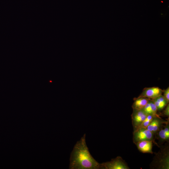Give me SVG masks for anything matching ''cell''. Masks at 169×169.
Masks as SVG:
<instances>
[{
  "mask_svg": "<svg viewBox=\"0 0 169 169\" xmlns=\"http://www.w3.org/2000/svg\"><path fill=\"white\" fill-rule=\"evenodd\" d=\"M154 117H155L151 115H147L146 118L143 121L137 129L140 128H146Z\"/></svg>",
  "mask_w": 169,
  "mask_h": 169,
  "instance_id": "4fadbf2b",
  "label": "cell"
},
{
  "mask_svg": "<svg viewBox=\"0 0 169 169\" xmlns=\"http://www.w3.org/2000/svg\"><path fill=\"white\" fill-rule=\"evenodd\" d=\"M131 115L134 131L137 129L146 117V114L142 110L133 109Z\"/></svg>",
  "mask_w": 169,
  "mask_h": 169,
  "instance_id": "5b68a950",
  "label": "cell"
},
{
  "mask_svg": "<svg viewBox=\"0 0 169 169\" xmlns=\"http://www.w3.org/2000/svg\"><path fill=\"white\" fill-rule=\"evenodd\" d=\"M151 164V167L156 169H169L168 145L163 146L157 154Z\"/></svg>",
  "mask_w": 169,
  "mask_h": 169,
  "instance_id": "7a4b0ae2",
  "label": "cell"
},
{
  "mask_svg": "<svg viewBox=\"0 0 169 169\" xmlns=\"http://www.w3.org/2000/svg\"><path fill=\"white\" fill-rule=\"evenodd\" d=\"M158 138L161 142L168 141L169 140V120L165 124L164 128H161L158 132Z\"/></svg>",
  "mask_w": 169,
  "mask_h": 169,
  "instance_id": "30bf717a",
  "label": "cell"
},
{
  "mask_svg": "<svg viewBox=\"0 0 169 169\" xmlns=\"http://www.w3.org/2000/svg\"><path fill=\"white\" fill-rule=\"evenodd\" d=\"M163 91V90L158 87L145 88L138 97H144L152 99L161 95Z\"/></svg>",
  "mask_w": 169,
  "mask_h": 169,
  "instance_id": "8992f818",
  "label": "cell"
},
{
  "mask_svg": "<svg viewBox=\"0 0 169 169\" xmlns=\"http://www.w3.org/2000/svg\"><path fill=\"white\" fill-rule=\"evenodd\" d=\"M155 142L151 140H145L139 141L135 144L138 150L143 153L152 154L153 143Z\"/></svg>",
  "mask_w": 169,
  "mask_h": 169,
  "instance_id": "ba28073f",
  "label": "cell"
},
{
  "mask_svg": "<svg viewBox=\"0 0 169 169\" xmlns=\"http://www.w3.org/2000/svg\"><path fill=\"white\" fill-rule=\"evenodd\" d=\"M168 120L167 121H165L161 117H154L146 128L155 134L161 128L162 125L166 123Z\"/></svg>",
  "mask_w": 169,
  "mask_h": 169,
  "instance_id": "52a82bcc",
  "label": "cell"
},
{
  "mask_svg": "<svg viewBox=\"0 0 169 169\" xmlns=\"http://www.w3.org/2000/svg\"><path fill=\"white\" fill-rule=\"evenodd\" d=\"M142 110L147 115H151L155 117H160L157 113L158 111L156 106L151 99L149 100Z\"/></svg>",
  "mask_w": 169,
  "mask_h": 169,
  "instance_id": "9c48e42d",
  "label": "cell"
},
{
  "mask_svg": "<svg viewBox=\"0 0 169 169\" xmlns=\"http://www.w3.org/2000/svg\"><path fill=\"white\" fill-rule=\"evenodd\" d=\"M163 114L165 116L169 117V105L168 104L166 106V107L163 111Z\"/></svg>",
  "mask_w": 169,
  "mask_h": 169,
  "instance_id": "9a60e30c",
  "label": "cell"
},
{
  "mask_svg": "<svg viewBox=\"0 0 169 169\" xmlns=\"http://www.w3.org/2000/svg\"><path fill=\"white\" fill-rule=\"evenodd\" d=\"M100 169H129L130 168L122 157L118 156L110 161L100 164Z\"/></svg>",
  "mask_w": 169,
  "mask_h": 169,
  "instance_id": "3957f363",
  "label": "cell"
},
{
  "mask_svg": "<svg viewBox=\"0 0 169 169\" xmlns=\"http://www.w3.org/2000/svg\"><path fill=\"white\" fill-rule=\"evenodd\" d=\"M163 96L169 103V87H167L166 90H164Z\"/></svg>",
  "mask_w": 169,
  "mask_h": 169,
  "instance_id": "5bb4252c",
  "label": "cell"
},
{
  "mask_svg": "<svg viewBox=\"0 0 169 169\" xmlns=\"http://www.w3.org/2000/svg\"><path fill=\"white\" fill-rule=\"evenodd\" d=\"M150 99L144 97L135 98L132 107L133 109L142 110L148 102Z\"/></svg>",
  "mask_w": 169,
  "mask_h": 169,
  "instance_id": "8fae6325",
  "label": "cell"
},
{
  "mask_svg": "<svg viewBox=\"0 0 169 169\" xmlns=\"http://www.w3.org/2000/svg\"><path fill=\"white\" fill-rule=\"evenodd\" d=\"M133 134V141L135 144L145 140H151L154 142V134L146 128H140L134 130Z\"/></svg>",
  "mask_w": 169,
  "mask_h": 169,
  "instance_id": "277c9868",
  "label": "cell"
},
{
  "mask_svg": "<svg viewBox=\"0 0 169 169\" xmlns=\"http://www.w3.org/2000/svg\"><path fill=\"white\" fill-rule=\"evenodd\" d=\"M85 137L84 134L74 146L70 154L69 169H100V164L94 158L89 151Z\"/></svg>",
  "mask_w": 169,
  "mask_h": 169,
  "instance_id": "6da1fadb",
  "label": "cell"
},
{
  "mask_svg": "<svg viewBox=\"0 0 169 169\" xmlns=\"http://www.w3.org/2000/svg\"><path fill=\"white\" fill-rule=\"evenodd\" d=\"M151 100L156 106L157 111L162 110L169 103L162 95Z\"/></svg>",
  "mask_w": 169,
  "mask_h": 169,
  "instance_id": "7c38bea8",
  "label": "cell"
}]
</instances>
